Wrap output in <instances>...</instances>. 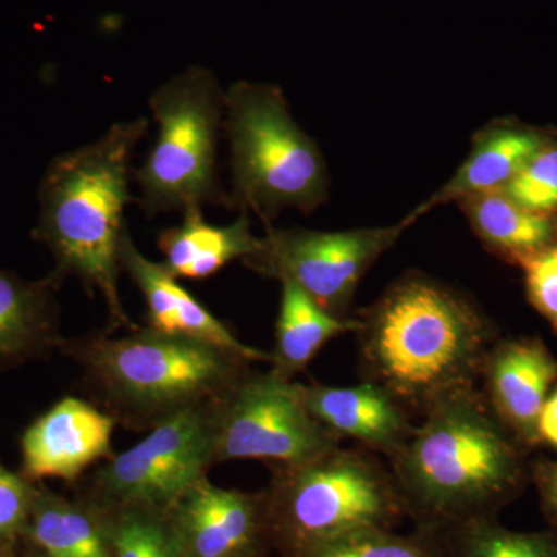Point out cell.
<instances>
[{
    "label": "cell",
    "mask_w": 557,
    "mask_h": 557,
    "mask_svg": "<svg viewBox=\"0 0 557 557\" xmlns=\"http://www.w3.org/2000/svg\"><path fill=\"white\" fill-rule=\"evenodd\" d=\"M53 314L49 285L27 284L0 271V359L49 341Z\"/></svg>",
    "instance_id": "cell-21"
},
{
    "label": "cell",
    "mask_w": 557,
    "mask_h": 557,
    "mask_svg": "<svg viewBox=\"0 0 557 557\" xmlns=\"http://www.w3.org/2000/svg\"><path fill=\"white\" fill-rule=\"evenodd\" d=\"M183 557H263L273 547L263 493L200 480L170 511Z\"/></svg>",
    "instance_id": "cell-11"
},
{
    "label": "cell",
    "mask_w": 557,
    "mask_h": 557,
    "mask_svg": "<svg viewBox=\"0 0 557 557\" xmlns=\"http://www.w3.org/2000/svg\"><path fill=\"white\" fill-rule=\"evenodd\" d=\"M292 557H445L442 533L416 530H370L336 539Z\"/></svg>",
    "instance_id": "cell-24"
},
{
    "label": "cell",
    "mask_w": 557,
    "mask_h": 557,
    "mask_svg": "<svg viewBox=\"0 0 557 557\" xmlns=\"http://www.w3.org/2000/svg\"><path fill=\"white\" fill-rule=\"evenodd\" d=\"M149 108L159 134L145 163L132 174L145 214L225 205L218 178L225 90L214 73L200 65L183 70L153 90Z\"/></svg>",
    "instance_id": "cell-7"
},
{
    "label": "cell",
    "mask_w": 557,
    "mask_h": 557,
    "mask_svg": "<svg viewBox=\"0 0 557 557\" xmlns=\"http://www.w3.org/2000/svg\"><path fill=\"white\" fill-rule=\"evenodd\" d=\"M545 137L547 135L542 132L512 121L487 124L472 138L471 150L456 174L405 219L413 225L426 212L442 205L507 188L541 148Z\"/></svg>",
    "instance_id": "cell-16"
},
{
    "label": "cell",
    "mask_w": 557,
    "mask_h": 557,
    "mask_svg": "<svg viewBox=\"0 0 557 557\" xmlns=\"http://www.w3.org/2000/svg\"><path fill=\"white\" fill-rule=\"evenodd\" d=\"M271 541L285 557L370 530H395L406 518L391 469L369 449L343 446L273 467L263 491Z\"/></svg>",
    "instance_id": "cell-5"
},
{
    "label": "cell",
    "mask_w": 557,
    "mask_h": 557,
    "mask_svg": "<svg viewBox=\"0 0 557 557\" xmlns=\"http://www.w3.org/2000/svg\"><path fill=\"white\" fill-rule=\"evenodd\" d=\"M528 300L557 338V240L522 263Z\"/></svg>",
    "instance_id": "cell-26"
},
{
    "label": "cell",
    "mask_w": 557,
    "mask_h": 557,
    "mask_svg": "<svg viewBox=\"0 0 557 557\" xmlns=\"http://www.w3.org/2000/svg\"><path fill=\"white\" fill-rule=\"evenodd\" d=\"M530 483L536 487L542 515L557 530V461L547 457L530 460Z\"/></svg>",
    "instance_id": "cell-28"
},
{
    "label": "cell",
    "mask_w": 557,
    "mask_h": 557,
    "mask_svg": "<svg viewBox=\"0 0 557 557\" xmlns=\"http://www.w3.org/2000/svg\"><path fill=\"white\" fill-rule=\"evenodd\" d=\"M475 236L497 258L522 265L557 240V215L518 203L504 189L458 200Z\"/></svg>",
    "instance_id": "cell-18"
},
{
    "label": "cell",
    "mask_w": 557,
    "mask_h": 557,
    "mask_svg": "<svg viewBox=\"0 0 557 557\" xmlns=\"http://www.w3.org/2000/svg\"><path fill=\"white\" fill-rule=\"evenodd\" d=\"M302 397L311 416L335 437L355 440L362 448L383 454L387 461L397 456L416 429L409 410L373 381L347 387L302 384Z\"/></svg>",
    "instance_id": "cell-15"
},
{
    "label": "cell",
    "mask_w": 557,
    "mask_h": 557,
    "mask_svg": "<svg viewBox=\"0 0 557 557\" xmlns=\"http://www.w3.org/2000/svg\"><path fill=\"white\" fill-rule=\"evenodd\" d=\"M223 129L233 190L225 207L255 212L265 226L285 209L311 212L329 197V171L314 139L274 84L239 81L225 90Z\"/></svg>",
    "instance_id": "cell-6"
},
{
    "label": "cell",
    "mask_w": 557,
    "mask_h": 557,
    "mask_svg": "<svg viewBox=\"0 0 557 557\" xmlns=\"http://www.w3.org/2000/svg\"><path fill=\"white\" fill-rule=\"evenodd\" d=\"M528 456L474 387L429 409L388 465L406 518L418 530L446 533L498 518L522 496L530 483Z\"/></svg>",
    "instance_id": "cell-2"
},
{
    "label": "cell",
    "mask_w": 557,
    "mask_h": 557,
    "mask_svg": "<svg viewBox=\"0 0 557 557\" xmlns=\"http://www.w3.org/2000/svg\"><path fill=\"white\" fill-rule=\"evenodd\" d=\"M148 131L146 116L120 121L89 145L57 157L40 182L38 236L53 252L57 274L100 293L113 329H138L120 299V249L124 209L135 201L132 156Z\"/></svg>",
    "instance_id": "cell-3"
},
{
    "label": "cell",
    "mask_w": 557,
    "mask_h": 557,
    "mask_svg": "<svg viewBox=\"0 0 557 557\" xmlns=\"http://www.w3.org/2000/svg\"><path fill=\"white\" fill-rule=\"evenodd\" d=\"M70 348L106 405L132 428H153L183 410L212 405L251 364L225 348L150 329L121 338L89 336Z\"/></svg>",
    "instance_id": "cell-4"
},
{
    "label": "cell",
    "mask_w": 557,
    "mask_h": 557,
    "mask_svg": "<svg viewBox=\"0 0 557 557\" xmlns=\"http://www.w3.org/2000/svg\"><path fill=\"white\" fill-rule=\"evenodd\" d=\"M120 262L121 270L129 274L146 300L149 329L153 332L225 348L249 362L270 361L269 354L242 343L196 296L182 287L163 262L143 256L127 228L121 240Z\"/></svg>",
    "instance_id": "cell-14"
},
{
    "label": "cell",
    "mask_w": 557,
    "mask_h": 557,
    "mask_svg": "<svg viewBox=\"0 0 557 557\" xmlns=\"http://www.w3.org/2000/svg\"><path fill=\"white\" fill-rule=\"evenodd\" d=\"M36 493L0 465V539L14 536L32 516Z\"/></svg>",
    "instance_id": "cell-27"
},
{
    "label": "cell",
    "mask_w": 557,
    "mask_h": 557,
    "mask_svg": "<svg viewBox=\"0 0 557 557\" xmlns=\"http://www.w3.org/2000/svg\"><path fill=\"white\" fill-rule=\"evenodd\" d=\"M214 461L300 463L338 448V437L311 416L302 384L251 369L212 405Z\"/></svg>",
    "instance_id": "cell-8"
},
{
    "label": "cell",
    "mask_w": 557,
    "mask_h": 557,
    "mask_svg": "<svg viewBox=\"0 0 557 557\" xmlns=\"http://www.w3.org/2000/svg\"><path fill=\"white\" fill-rule=\"evenodd\" d=\"M32 536L47 557H112L100 509L36 494Z\"/></svg>",
    "instance_id": "cell-20"
},
{
    "label": "cell",
    "mask_w": 557,
    "mask_h": 557,
    "mask_svg": "<svg viewBox=\"0 0 557 557\" xmlns=\"http://www.w3.org/2000/svg\"><path fill=\"white\" fill-rule=\"evenodd\" d=\"M281 284V306L270 362L274 373L293 380L307 369L329 341L344 333H357L361 322L358 318L329 313L292 282Z\"/></svg>",
    "instance_id": "cell-19"
},
{
    "label": "cell",
    "mask_w": 557,
    "mask_h": 557,
    "mask_svg": "<svg viewBox=\"0 0 557 557\" xmlns=\"http://www.w3.org/2000/svg\"><path fill=\"white\" fill-rule=\"evenodd\" d=\"M541 445H547L557 450V386L548 395L537 424Z\"/></svg>",
    "instance_id": "cell-29"
},
{
    "label": "cell",
    "mask_w": 557,
    "mask_h": 557,
    "mask_svg": "<svg viewBox=\"0 0 557 557\" xmlns=\"http://www.w3.org/2000/svg\"><path fill=\"white\" fill-rule=\"evenodd\" d=\"M259 245L260 237L252 234L247 211L230 225L215 226L205 220L201 207L188 208L180 225L159 234L164 267L175 277L193 281L214 276L234 260L244 262Z\"/></svg>",
    "instance_id": "cell-17"
},
{
    "label": "cell",
    "mask_w": 557,
    "mask_h": 557,
    "mask_svg": "<svg viewBox=\"0 0 557 557\" xmlns=\"http://www.w3.org/2000/svg\"><path fill=\"white\" fill-rule=\"evenodd\" d=\"M116 418L78 398H64L22 438L25 472L33 479L76 480L113 456Z\"/></svg>",
    "instance_id": "cell-13"
},
{
    "label": "cell",
    "mask_w": 557,
    "mask_h": 557,
    "mask_svg": "<svg viewBox=\"0 0 557 557\" xmlns=\"http://www.w3.org/2000/svg\"><path fill=\"white\" fill-rule=\"evenodd\" d=\"M483 397L527 453L541 445L537 424L557 386V358L537 336L497 339L480 370Z\"/></svg>",
    "instance_id": "cell-12"
},
{
    "label": "cell",
    "mask_w": 557,
    "mask_h": 557,
    "mask_svg": "<svg viewBox=\"0 0 557 557\" xmlns=\"http://www.w3.org/2000/svg\"><path fill=\"white\" fill-rule=\"evenodd\" d=\"M445 557H557V530L516 531L498 518L478 519L442 533Z\"/></svg>",
    "instance_id": "cell-22"
},
{
    "label": "cell",
    "mask_w": 557,
    "mask_h": 557,
    "mask_svg": "<svg viewBox=\"0 0 557 557\" xmlns=\"http://www.w3.org/2000/svg\"><path fill=\"white\" fill-rule=\"evenodd\" d=\"M504 190L525 208L557 215V135L545 137L537 152Z\"/></svg>",
    "instance_id": "cell-25"
},
{
    "label": "cell",
    "mask_w": 557,
    "mask_h": 557,
    "mask_svg": "<svg viewBox=\"0 0 557 557\" xmlns=\"http://www.w3.org/2000/svg\"><path fill=\"white\" fill-rule=\"evenodd\" d=\"M212 405L160 421L137 445L108 458L91 475V505L101 511L141 507L170 512L215 465Z\"/></svg>",
    "instance_id": "cell-9"
},
{
    "label": "cell",
    "mask_w": 557,
    "mask_h": 557,
    "mask_svg": "<svg viewBox=\"0 0 557 557\" xmlns=\"http://www.w3.org/2000/svg\"><path fill=\"white\" fill-rule=\"evenodd\" d=\"M410 223L348 231L273 228L244 265L262 276L292 282L329 313L347 318L361 278L399 240Z\"/></svg>",
    "instance_id": "cell-10"
},
{
    "label": "cell",
    "mask_w": 557,
    "mask_h": 557,
    "mask_svg": "<svg viewBox=\"0 0 557 557\" xmlns=\"http://www.w3.org/2000/svg\"><path fill=\"white\" fill-rule=\"evenodd\" d=\"M101 515L112 557H183L170 512L126 507Z\"/></svg>",
    "instance_id": "cell-23"
},
{
    "label": "cell",
    "mask_w": 557,
    "mask_h": 557,
    "mask_svg": "<svg viewBox=\"0 0 557 557\" xmlns=\"http://www.w3.org/2000/svg\"><path fill=\"white\" fill-rule=\"evenodd\" d=\"M362 379L426 413L474 388L497 327L474 300L423 273H406L358 317Z\"/></svg>",
    "instance_id": "cell-1"
}]
</instances>
